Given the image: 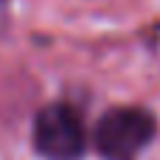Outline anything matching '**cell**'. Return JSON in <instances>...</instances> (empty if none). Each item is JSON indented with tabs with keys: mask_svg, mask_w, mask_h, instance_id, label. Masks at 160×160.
<instances>
[{
	"mask_svg": "<svg viewBox=\"0 0 160 160\" xmlns=\"http://www.w3.org/2000/svg\"><path fill=\"white\" fill-rule=\"evenodd\" d=\"M158 135V118L146 107L121 104L110 107L96 129H93V146L104 160H138Z\"/></svg>",
	"mask_w": 160,
	"mask_h": 160,
	"instance_id": "1",
	"label": "cell"
},
{
	"mask_svg": "<svg viewBox=\"0 0 160 160\" xmlns=\"http://www.w3.org/2000/svg\"><path fill=\"white\" fill-rule=\"evenodd\" d=\"M6 20H8V0H0V28L6 25Z\"/></svg>",
	"mask_w": 160,
	"mask_h": 160,
	"instance_id": "3",
	"label": "cell"
},
{
	"mask_svg": "<svg viewBox=\"0 0 160 160\" xmlns=\"http://www.w3.org/2000/svg\"><path fill=\"white\" fill-rule=\"evenodd\" d=\"M34 152L45 160H82L87 152V132L82 115L62 101L42 107L31 127Z\"/></svg>",
	"mask_w": 160,
	"mask_h": 160,
	"instance_id": "2",
	"label": "cell"
}]
</instances>
